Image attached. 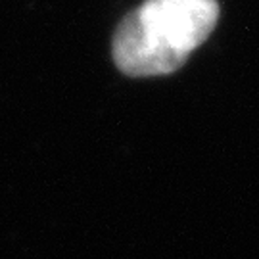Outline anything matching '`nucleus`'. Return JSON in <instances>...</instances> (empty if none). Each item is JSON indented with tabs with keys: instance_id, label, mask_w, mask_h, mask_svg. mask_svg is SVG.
<instances>
[{
	"instance_id": "obj_1",
	"label": "nucleus",
	"mask_w": 259,
	"mask_h": 259,
	"mask_svg": "<svg viewBox=\"0 0 259 259\" xmlns=\"http://www.w3.org/2000/svg\"><path fill=\"white\" fill-rule=\"evenodd\" d=\"M217 19V0H146L119 23L113 60L131 77L173 73L207 40Z\"/></svg>"
}]
</instances>
